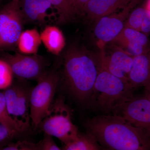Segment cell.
<instances>
[{"label":"cell","instance_id":"7c38bea8","mask_svg":"<svg viewBox=\"0 0 150 150\" xmlns=\"http://www.w3.org/2000/svg\"><path fill=\"white\" fill-rule=\"evenodd\" d=\"M115 46V50L109 56H105L103 52L100 65L112 74L128 82L134 57Z\"/></svg>","mask_w":150,"mask_h":150},{"label":"cell","instance_id":"f1b7e54d","mask_svg":"<svg viewBox=\"0 0 150 150\" xmlns=\"http://www.w3.org/2000/svg\"><path fill=\"white\" fill-rule=\"evenodd\" d=\"M144 6L150 12V0H147Z\"/></svg>","mask_w":150,"mask_h":150},{"label":"cell","instance_id":"ba28073f","mask_svg":"<svg viewBox=\"0 0 150 150\" xmlns=\"http://www.w3.org/2000/svg\"><path fill=\"white\" fill-rule=\"evenodd\" d=\"M142 1L132 0L119 12L103 17L96 21L94 33L100 48L103 49L105 44L112 42L119 35L131 12Z\"/></svg>","mask_w":150,"mask_h":150},{"label":"cell","instance_id":"f546056e","mask_svg":"<svg viewBox=\"0 0 150 150\" xmlns=\"http://www.w3.org/2000/svg\"><path fill=\"white\" fill-rule=\"evenodd\" d=\"M20 1L21 0H10V1Z\"/></svg>","mask_w":150,"mask_h":150},{"label":"cell","instance_id":"83f0119b","mask_svg":"<svg viewBox=\"0 0 150 150\" xmlns=\"http://www.w3.org/2000/svg\"><path fill=\"white\" fill-rule=\"evenodd\" d=\"M145 95L144 96L150 101V87L148 88H145Z\"/></svg>","mask_w":150,"mask_h":150},{"label":"cell","instance_id":"52a82bcc","mask_svg":"<svg viewBox=\"0 0 150 150\" xmlns=\"http://www.w3.org/2000/svg\"><path fill=\"white\" fill-rule=\"evenodd\" d=\"M31 89L17 84L12 85L3 92L10 115L25 131L31 124L30 98Z\"/></svg>","mask_w":150,"mask_h":150},{"label":"cell","instance_id":"ffe728a7","mask_svg":"<svg viewBox=\"0 0 150 150\" xmlns=\"http://www.w3.org/2000/svg\"><path fill=\"white\" fill-rule=\"evenodd\" d=\"M63 150H100L97 143L91 134H79L73 142L64 145Z\"/></svg>","mask_w":150,"mask_h":150},{"label":"cell","instance_id":"d6986e66","mask_svg":"<svg viewBox=\"0 0 150 150\" xmlns=\"http://www.w3.org/2000/svg\"><path fill=\"white\" fill-rule=\"evenodd\" d=\"M53 6L58 15V22H70L76 16L70 0H47Z\"/></svg>","mask_w":150,"mask_h":150},{"label":"cell","instance_id":"d4e9b609","mask_svg":"<svg viewBox=\"0 0 150 150\" xmlns=\"http://www.w3.org/2000/svg\"><path fill=\"white\" fill-rule=\"evenodd\" d=\"M15 138L6 128L0 123V145L8 143Z\"/></svg>","mask_w":150,"mask_h":150},{"label":"cell","instance_id":"3957f363","mask_svg":"<svg viewBox=\"0 0 150 150\" xmlns=\"http://www.w3.org/2000/svg\"><path fill=\"white\" fill-rule=\"evenodd\" d=\"M129 83L112 74L100 65L91 98L97 106L109 114L116 108L134 97Z\"/></svg>","mask_w":150,"mask_h":150},{"label":"cell","instance_id":"9c48e42d","mask_svg":"<svg viewBox=\"0 0 150 150\" xmlns=\"http://www.w3.org/2000/svg\"><path fill=\"white\" fill-rule=\"evenodd\" d=\"M110 114L121 117L150 136V101L146 97H134Z\"/></svg>","mask_w":150,"mask_h":150},{"label":"cell","instance_id":"5bb4252c","mask_svg":"<svg viewBox=\"0 0 150 150\" xmlns=\"http://www.w3.org/2000/svg\"><path fill=\"white\" fill-rule=\"evenodd\" d=\"M128 82L133 89L150 87V51L134 56L133 66L128 78Z\"/></svg>","mask_w":150,"mask_h":150},{"label":"cell","instance_id":"8fae6325","mask_svg":"<svg viewBox=\"0 0 150 150\" xmlns=\"http://www.w3.org/2000/svg\"><path fill=\"white\" fill-rule=\"evenodd\" d=\"M111 42L133 57L150 51V40L147 35L131 28H124Z\"/></svg>","mask_w":150,"mask_h":150},{"label":"cell","instance_id":"30bf717a","mask_svg":"<svg viewBox=\"0 0 150 150\" xmlns=\"http://www.w3.org/2000/svg\"><path fill=\"white\" fill-rule=\"evenodd\" d=\"M4 60L10 66L14 76L20 79L38 81L46 74L47 63L43 56L16 53L6 54Z\"/></svg>","mask_w":150,"mask_h":150},{"label":"cell","instance_id":"44dd1931","mask_svg":"<svg viewBox=\"0 0 150 150\" xmlns=\"http://www.w3.org/2000/svg\"><path fill=\"white\" fill-rule=\"evenodd\" d=\"M146 11V9L144 5L141 6L136 7L129 14L125 23L124 28H131L140 31Z\"/></svg>","mask_w":150,"mask_h":150},{"label":"cell","instance_id":"5b68a950","mask_svg":"<svg viewBox=\"0 0 150 150\" xmlns=\"http://www.w3.org/2000/svg\"><path fill=\"white\" fill-rule=\"evenodd\" d=\"M60 80V74L57 69L47 71L38 83L31 89L30 98L31 125L38 129L42 119L53 103V100Z\"/></svg>","mask_w":150,"mask_h":150},{"label":"cell","instance_id":"2e32d148","mask_svg":"<svg viewBox=\"0 0 150 150\" xmlns=\"http://www.w3.org/2000/svg\"><path fill=\"white\" fill-rule=\"evenodd\" d=\"M41 42L49 52L59 55L66 46V39L63 32L54 25L46 26L40 33Z\"/></svg>","mask_w":150,"mask_h":150},{"label":"cell","instance_id":"e0dca14e","mask_svg":"<svg viewBox=\"0 0 150 150\" xmlns=\"http://www.w3.org/2000/svg\"><path fill=\"white\" fill-rule=\"evenodd\" d=\"M40 33L36 28L23 31L19 38L17 48L20 54L34 55L38 52L41 45Z\"/></svg>","mask_w":150,"mask_h":150},{"label":"cell","instance_id":"7402d4cb","mask_svg":"<svg viewBox=\"0 0 150 150\" xmlns=\"http://www.w3.org/2000/svg\"><path fill=\"white\" fill-rule=\"evenodd\" d=\"M14 74L8 63L0 59V90H6L13 83Z\"/></svg>","mask_w":150,"mask_h":150},{"label":"cell","instance_id":"277c9868","mask_svg":"<svg viewBox=\"0 0 150 150\" xmlns=\"http://www.w3.org/2000/svg\"><path fill=\"white\" fill-rule=\"evenodd\" d=\"M37 129L57 138L64 145L74 141L79 134L77 127L73 123L70 108L62 98L53 102Z\"/></svg>","mask_w":150,"mask_h":150},{"label":"cell","instance_id":"8992f818","mask_svg":"<svg viewBox=\"0 0 150 150\" xmlns=\"http://www.w3.org/2000/svg\"><path fill=\"white\" fill-rule=\"evenodd\" d=\"M24 23L19 1H10L0 8V51L17 47Z\"/></svg>","mask_w":150,"mask_h":150},{"label":"cell","instance_id":"ac0fdd59","mask_svg":"<svg viewBox=\"0 0 150 150\" xmlns=\"http://www.w3.org/2000/svg\"><path fill=\"white\" fill-rule=\"evenodd\" d=\"M0 123L5 126L15 138L25 132L10 115L4 93L1 92H0Z\"/></svg>","mask_w":150,"mask_h":150},{"label":"cell","instance_id":"9a60e30c","mask_svg":"<svg viewBox=\"0 0 150 150\" xmlns=\"http://www.w3.org/2000/svg\"><path fill=\"white\" fill-rule=\"evenodd\" d=\"M132 0H89L84 8L83 15L92 21L114 13L123 8Z\"/></svg>","mask_w":150,"mask_h":150},{"label":"cell","instance_id":"4fadbf2b","mask_svg":"<svg viewBox=\"0 0 150 150\" xmlns=\"http://www.w3.org/2000/svg\"><path fill=\"white\" fill-rule=\"evenodd\" d=\"M20 4L25 23L45 24L48 11L55 9L47 0H21Z\"/></svg>","mask_w":150,"mask_h":150},{"label":"cell","instance_id":"cb8c5ba5","mask_svg":"<svg viewBox=\"0 0 150 150\" xmlns=\"http://www.w3.org/2000/svg\"><path fill=\"white\" fill-rule=\"evenodd\" d=\"M40 150H62L57 146L51 136L44 134L40 141Z\"/></svg>","mask_w":150,"mask_h":150},{"label":"cell","instance_id":"4316f807","mask_svg":"<svg viewBox=\"0 0 150 150\" xmlns=\"http://www.w3.org/2000/svg\"><path fill=\"white\" fill-rule=\"evenodd\" d=\"M140 31L148 36L150 34V12L147 9Z\"/></svg>","mask_w":150,"mask_h":150},{"label":"cell","instance_id":"603a6c76","mask_svg":"<svg viewBox=\"0 0 150 150\" xmlns=\"http://www.w3.org/2000/svg\"><path fill=\"white\" fill-rule=\"evenodd\" d=\"M0 150H40V143L18 141L1 145L0 146Z\"/></svg>","mask_w":150,"mask_h":150},{"label":"cell","instance_id":"7a4b0ae2","mask_svg":"<svg viewBox=\"0 0 150 150\" xmlns=\"http://www.w3.org/2000/svg\"><path fill=\"white\" fill-rule=\"evenodd\" d=\"M98 71L91 57L83 48H68L63 61V76L70 92L80 101L91 98Z\"/></svg>","mask_w":150,"mask_h":150},{"label":"cell","instance_id":"484cf974","mask_svg":"<svg viewBox=\"0 0 150 150\" xmlns=\"http://www.w3.org/2000/svg\"><path fill=\"white\" fill-rule=\"evenodd\" d=\"M89 0H70L76 16L83 15L84 8Z\"/></svg>","mask_w":150,"mask_h":150},{"label":"cell","instance_id":"6da1fadb","mask_svg":"<svg viewBox=\"0 0 150 150\" xmlns=\"http://www.w3.org/2000/svg\"><path fill=\"white\" fill-rule=\"evenodd\" d=\"M85 126L100 150H150V136L116 115H97Z\"/></svg>","mask_w":150,"mask_h":150}]
</instances>
